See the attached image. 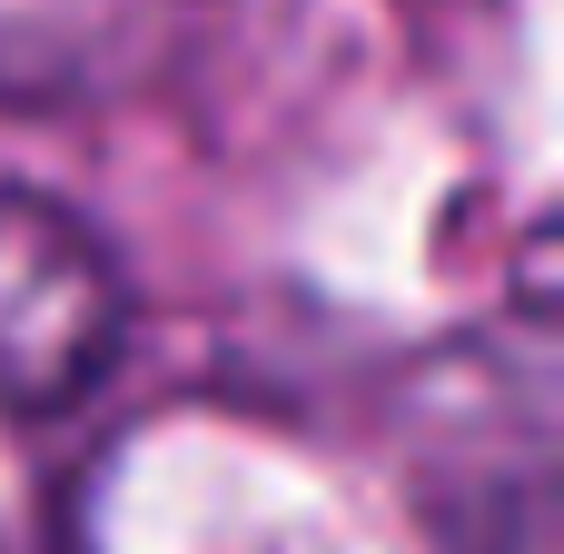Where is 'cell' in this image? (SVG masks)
Segmentation results:
<instances>
[{"instance_id": "2", "label": "cell", "mask_w": 564, "mask_h": 554, "mask_svg": "<svg viewBox=\"0 0 564 554\" xmlns=\"http://www.w3.org/2000/svg\"><path fill=\"white\" fill-rule=\"evenodd\" d=\"M178 0H0V99L89 109L139 89L169 59Z\"/></svg>"}, {"instance_id": "1", "label": "cell", "mask_w": 564, "mask_h": 554, "mask_svg": "<svg viewBox=\"0 0 564 554\" xmlns=\"http://www.w3.org/2000/svg\"><path fill=\"white\" fill-rule=\"evenodd\" d=\"M129 347V278L89 218L40 188H0V416L89 397Z\"/></svg>"}]
</instances>
